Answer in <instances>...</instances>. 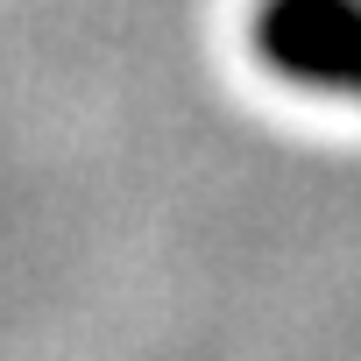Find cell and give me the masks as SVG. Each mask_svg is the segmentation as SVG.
<instances>
[{
    "label": "cell",
    "mask_w": 361,
    "mask_h": 361,
    "mask_svg": "<svg viewBox=\"0 0 361 361\" xmlns=\"http://www.w3.org/2000/svg\"><path fill=\"white\" fill-rule=\"evenodd\" d=\"M262 50L283 71L333 78L361 92V0H269Z\"/></svg>",
    "instance_id": "1"
}]
</instances>
